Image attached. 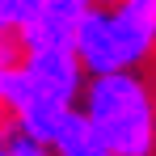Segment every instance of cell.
Wrapping results in <instances>:
<instances>
[{"label":"cell","mask_w":156,"mask_h":156,"mask_svg":"<svg viewBox=\"0 0 156 156\" xmlns=\"http://www.w3.org/2000/svg\"><path fill=\"white\" fill-rule=\"evenodd\" d=\"M4 131H9V110L0 105V135H4Z\"/></svg>","instance_id":"obj_5"},{"label":"cell","mask_w":156,"mask_h":156,"mask_svg":"<svg viewBox=\"0 0 156 156\" xmlns=\"http://www.w3.org/2000/svg\"><path fill=\"white\" fill-rule=\"evenodd\" d=\"M148 63H152V68H156V47H152V59H148ZM152 80H156V76H152Z\"/></svg>","instance_id":"obj_6"},{"label":"cell","mask_w":156,"mask_h":156,"mask_svg":"<svg viewBox=\"0 0 156 156\" xmlns=\"http://www.w3.org/2000/svg\"><path fill=\"white\" fill-rule=\"evenodd\" d=\"M76 110L114 156H156V80L144 68L84 76Z\"/></svg>","instance_id":"obj_1"},{"label":"cell","mask_w":156,"mask_h":156,"mask_svg":"<svg viewBox=\"0 0 156 156\" xmlns=\"http://www.w3.org/2000/svg\"><path fill=\"white\" fill-rule=\"evenodd\" d=\"M47 148H51V156H114L101 139L93 135V127L80 118V110H72V114L63 118V127L55 131V139Z\"/></svg>","instance_id":"obj_3"},{"label":"cell","mask_w":156,"mask_h":156,"mask_svg":"<svg viewBox=\"0 0 156 156\" xmlns=\"http://www.w3.org/2000/svg\"><path fill=\"white\" fill-rule=\"evenodd\" d=\"M0 156H51V148L47 144H38V139H30V135H21V131H4L0 135Z\"/></svg>","instance_id":"obj_4"},{"label":"cell","mask_w":156,"mask_h":156,"mask_svg":"<svg viewBox=\"0 0 156 156\" xmlns=\"http://www.w3.org/2000/svg\"><path fill=\"white\" fill-rule=\"evenodd\" d=\"M156 47V0H105L89 4L72 34L84 76L148 68Z\"/></svg>","instance_id":"obj_2"},{"label":"cell","mask_w":156,"mask_h":156,"mask_svg":"<svg viewBox=\"0 0 156 156\" xmlns=\"http://www.w3.org/2000/svg\"><path fill=\"white\" fill-rule=\"evenodd\" d=\"M89 4H105V0H89Z\"/></svg>","instance_id":"obj_7"}]
</instances>
